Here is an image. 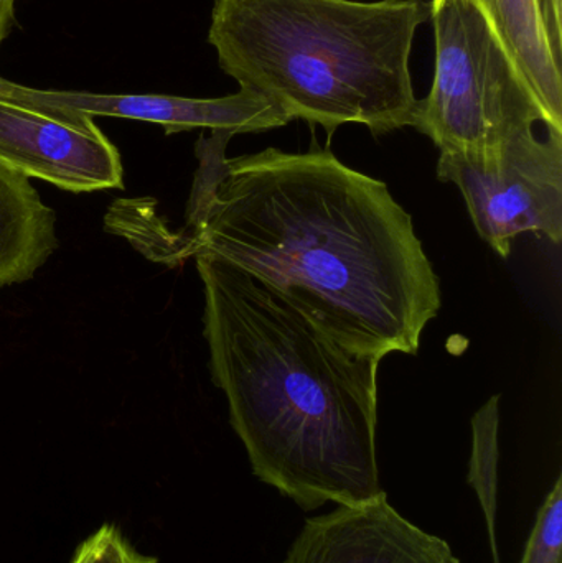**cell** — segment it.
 Returning a JSON list of instances; mask_svg holds the SVG:
<instances>
[{"label": "cell", "mask_w": 562, "mask_h": 563, "mask_svg": "<svg viewBox=\"0 0 562 563\" xmlns=\"http://www.w3.org/2000/svg\"><path fill=\"white\" fill-rule=\"evenodd\" d=\"M562 129V0H471Z\"/></svg>", "instance_id": "cell-9"}, {"label": "cell", "mask_w": 562, "mask_h": 563, "mask_svg": "<svg viewBox=\"0 0 562 563\" xmlns=\"http://www.w3.org/2000/svg\"><path fill=\"white\" fill-rule=\"evenodd\" d=\"M498 429H500V396L491 397L472 419L471 468L469 483L474 486L481 499L482 509L487 519L488 536H491L492 554L495 563H502L498 558L497 534H495V516H497L498 485Z\"/></svg>", "instance_id": "cell-11"}, {"label": "cell", "mask_w": 562, "mask_h": 563, "mask_svg": "<svg viewBox=\"0 0 562 563\" xmlns=\"http://www.w3.org/2000/svg\"><path fill=\"white\" fill-rule=\"evenodd\" d=\"M16 0H0V46L12 29L13 16H15Z\"/></svg>", "instance_id": "cell-14"}, {"label": "cell", "mask_w": 562, "mask_h": 563, "mask_svg": "<svg viewBox=\"0 0 562 563\" xmlns=\"http://www.w3.org/2000/svg\"><path fill=\"white\" fill-rule=\"evenodd\" d=\"M56 250L55 211L29 178L0 164V290L32 280Z\"/></svg>", "instance_id": "cell-10"}, {"label": "cell", "mask_w": 562, "mask_h": 563, "mask_svg": "<svg viewBox=\"0 0 562 563\" xmlns=\"http://www.w3.org/2000/svg\"><path fill=\"white\" fill-rule=\"evenodd\" d=\"M520 563H562L561 476L541 505Z\"/></svg>", "instance_id": "cell-12"}, {"label": "cell", "mask_w": 562, "mask_h": 563, "mask_svg": "<svg viewBox=\"0 0 562 563\" xmlns=\"http://www.w3.org/2000/svg\"><path fill=\"white\" fill-rule=\"evenodd\" d=\"M429 19L426 0H214L208 43L240 89L290 122L378 137L415 124L409 59Z\"/></svg>", "instance_id": "cell-3"}, {"label": "cell", "mask_w": 562, "mask_h": 563, "mask_svg": "<svg viewBox=\"0 0 562 563\" xmlns=\"http://www.w3.org/2000/svg\"><path fill=\"white\" fill-rule=\"evenodd\" d=\"M231 137L197 142L184 231L195 256L260 282L355 356L418 354L441 284L386 184L327 148L227 158Z\"/></svg>", "instance_id": "cell-1"}, {"label": "cell", "mask_w": 562, "mask_h": 563, "mask_svg": "<svg viewBox=\"0 0 562 563\" xmlns=\"http://www.w3.org/2000/svg\"><path fill=\"white\" fill-rule=\"evenodd\" d=\"M431 20L434 82L412 128L441 154H482L538 128L562 132L471 0H431Z\"/></svg>", "instance_id": "cell-4"}, {"label": "cell", "mask_w": 562, "mask_h": 563, "mask_svg": "<svg viewBox=\"0 0 562 563\" xmlns=\"http://www.w3.org/2000/svg\"><path fill=\"white\" fill-rule=\"evenodd\" d=\"M438 178L458 185L478 236L507 260L518 234L562 241V132L538 128L482 154H441Z\"/></svg>", "instance_id": "cell-5"}, {"label": "cell", "mask_w": 562, "mask_h": 563, "mask_svg": "<svg viewBox=\"0 0 562 563\" xmlns=\"http://www.w3.org/2000/svg\"><path fill=\"white\" fill-rule=\"evenodd\" d=\"M71 563H158L154 555L142 554L121 529L114 525H102L81 542L73 555Z\"/></svg>", "instance_id": "cell-13"}, {"label": "cell", "mask_w": 562, "mask_h": 563, "mask_svg": "<svg viewBox=\"0 0 562 563\" xmlns=\"http://www.w3.org/2000/svg\"><path fill=\"white\" fill-rule=\"evenodd\" d=\"M0 164L69 194L124 188L121 154L95 118L0 89Z\"/></svg>", "instance_id": "cell-6"}, {"label": "cell", "mask_w": 562, "mask_h": 563, "mask_svg": "<svg viewBox=\"0 0 562 563\" xmlns=\"http://www.w3.org/2000/svg\"><path fill=\"white\" fill-rule=\"evenodd\" d=\"M280 563H461L451 545L403 518L388 498L307 519Z\"/></svg>", "instance_id": "cell-8"}, {"label": "cell", "mask_w": 562, "mask_h": 563, "mask_svg": "<svg viewBox=\"0 0 562 563\" xmlns=\"http://www.w3.org/2000/svg\"><path fill=\"white\" fill-rule=\"evenodd\" d=\"M0 89L40 104L73 109L91 118H121L158 124L165 134L210 129L251 134L284 128L289 119L263 96L240 89L224 98H181L167 95H98L36 89L0 78Z\"/></svg>", "instance_id": "cell-7"}, {"label": "cell", "mask_w": 562, "mask_h": 563, "mask_svg": "<svg viewBox=\"0 0 562 563\" xmlns=\"http://www.w3.org/2000/svg\"><path fill=\"white\" fill-rule=\"evenodd\" d=\"M211 379L254 475L306 511L360 506L379 479L378 369L246 274L197 254Z\"/></svg>", "instance_id": "cell-2"}]
</instances>
